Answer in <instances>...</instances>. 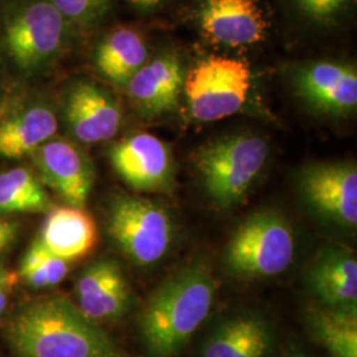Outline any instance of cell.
<instances>
[{
	"label": "cell",
	"instance_id": "cell-3",
	"mask_svg": "<svg viewBox=\"0 0 357 357\" xmlns=\"http://www.w3.org/2000/svg\"><path fill=\"white\" fill-rule=\"evenodd\" d=\"M69 36L70 24L51 0H4L0 6V50L24 75L51 68Z\"/></svg>",
	"mask_w": 357,
	"mask_h": 357
},
{
	"label": "cell",
	"instance_id": "cell-16",
	"mask_svg": "<svg viewBox=\"0 0 357 357\" xmlns=\"http://www.w3.org/2000/svg\"><path fill=\"white\" fill-rule=\"evenodd\" d=\"M77 307L96 323L119 319L128 312L132 294L114 259H100L79 274L75 287Z\"/></svg>",
	"mask_w": 357,
	"mask_h": 357
},
{
	"label": "cell",
	"instance_id": "cell-17",
	"mask_svg": "<svg viewBox=\"0 0 357 357\" xmlns=\"http://www.w3.org/2000/svg\"><path fill=\"white\" fill-rule=\"evenodd\" d=\"M274 348V330L262 314L237 311L220 320L209 332L200 357H270Z\"/></svg>",
	"mask_w": 357,
	"mask_h": 357
},
{
	"label": "cell",
	"instance_id": "cell-12",
	"mask_svg": "<svg viewBox=\"0 0 357 357\" xmlns=\"http://www.w3.org/2000/svg\"><path fill=\"white\" fill-rule=\"evenodd\" d=\"M184 79L185 72L178 54L169 52L147 61L125 88L134 109L153 119L178 109Z\"/></svg>",
	"mask_w": 357,
	"mask_h": 357
},
{
	"label": "cell",
	"instance_id": "cell-14",
	"mask_svg": "<svg viewBox=\"0 0 357 357\" xmlns=\"http://www.w3.org/2000/svg\"><path fill=\"white\" fill-rule=\"evenodd\" d=\"M199 26L209 41L240 47L262 41L268 22L258 0H203Z\"/></svg>",
	"mask_w": 357,
	"mask_h": 357
},
{
	"label": "cell",
	"instance_id": "cell-18",
	"mask_svg": "<svg viewBox=\"0 0 357 357\" xmlns=\"http://www.w3.org/2000/svg\"><path fill=\"white\" fill-rule=\"evenodd\" d=\"M38 241L52 255L72 262L93 252L98 230L94 218L84 208L61 206L51 209Z\"/></svg>",
	"mask_w": 357,
	"mask_h": 357
},
{
	"label": "cell",
	"instance_id": "cell-21",
	"mask_svg": "<svg viewBox=\"0 0 357 357\" xmlns=\"http://www.w3.org/2000/svg\"><path fill=\"white\" fill-rule=\"evenodd\" d=\"M306 327L314 342L331 357H357V308L310 307Z\"/></svg>",
	"mask_w": 357,
	"mask_h": 357
},
{
	"label": "cell",
	"instance_id": "cell-2",
	"mask_svg": "<svg viewBox=\"0 0 357 357\" xmlns=\"http://www.w3.org/2000/svg\"><path fill=\"white\" fill-rule=\"evenodd\" d=\"M6 335L17 357H132L60 295L23 307L10 320Z\"/></svg>",
	"mask_w": 357,
	"mask_h": 357
},
{
	"label": "cell",
	"instance_id": "cell-30",
	"mask_svg": "<svg viewBox=\"0 0 357 357\" xmlns=\"http://www.w3.org/2000/svg\"><path fill=\"white\" fill-rule=\"evenodd\" d=\"M4 281H6V271H4L3 266L0 265V283Z\"/></svg>",
	"mask_w": 357,
	"mask_h": 357
},
{
	"label": "cell",
	"instance_id": "cell-19",
	"mask_svg": "<svg viewBox=\"0 0 357 357\" xmlns=\"http://www.w3.org/2000/svg\"><path fill=\"white\" fill-rule=\"evenodd\" d=\"M147 59L149 50L144 38L128 26H118L105 35L94 54L97 70L114 85L123 88L147 63Z\"/></svg>",
	"mask_w": 357,
	"mask_h": 357
},
{
	"label": "cell",
	"instance_id": "cell-23",
	"mask_svg": "<svg viewBox=\"0 0 357 357\" xmlns=\"http://www.w3.org/2000/svg\"><path fill=\"white\" fill-rule=\"evenodd\" d=\"M70 26H89L100 22L110 7V0H51Z\"/></svg>",
	"mask_w": 357,
	"mask_h": 357
},
{
	"label": "cell",
	"instance_id": "cell-7",
	"mask_svg": "<svg viewBox=\"0 0 357 357\" xmlns=\"http://www.w3.org/2000/svg\"><path fill=\"white\" fill-rule=\"evenodd\" d=\"M252 85L249 64L225 56H209L185 75L184 88L192 116L215 122L236 114Z\"/></svg>",
	"mask_w": 357,
	"mask_h": 357
},
{
	"label": "cell",
	"instance_id": "cell-29",
	"mask_svg": "<svg viewBox=\"0 0 357 357\" xmlns=\"http://www.w3.org/2000/svg\"><path fill=\"white\" fill-rule=\"evenodd\" d=\"M282 357H312L310 356L308 354H306L305 351H301V349H291L289 352H286Z\"/></svg>",
	"mask_w": 357,
	"mask_h": 357
},
{
	"label": "cell",
	"instance_id": "cell-28",
	"mask_svg": "<svg viewBox=\"0 0 357 357\" xmlns=\"http://www.w3.org/2000/svg\"><path fill=\"white\" fill-rule=\"evenodd\" d=\"M7 306V294L4 289V282L0 283V314L4 311V308Z\"/></svg>",
	"mask_w": 357,
	"mask_h": 357
},
{
	"label": "cell",
	"instance_id": "cell-26",
	"mask_svg": "<svg viewBox=\"0 0 357 357\" xmlns=\"http://www.w3.org/2000/svg\"><path fill=\"white\" fill-rule=\"evenodd\" d=\"M17 233L16 224L10 221L0 220V252L4 250L10 243H13Z\"/></svg>",
	"mask_w": 357,
	"mask_h": 357
},
{
	"label": "cell",
	"instance_id": "cell-4",
	"mask_svg": "<svg viewBox=\"0 0 357 357\" xmlns=\"http://www.w3.org/2000/svg\"><path fill=\"white\" fill-rule=\"evenodd\" d=\"M295 237L290 222L275 211H259L243 220L230 236L222 255L227 273L238 280L282 274L293 264Z\"/></svg>",
	"mask_w": 357,
	"mask_h": 357
},
{
	"label": "cell",
	"instance_id": "cell-20",
	"mask_svg": "<svg viewBox=\"0 0 357 357\" xmlns=\"http://www.w3.org/2000/svg\"><path fill=\"white\" fill-rule=\"evenodd\" d=\"M59 122L48 106L26 107L0 122V155L20 159L33 153L57 132Z\"/></svg>",
	"mask_w": 357,
	"mask_h": 357
},
{
	"label": "cell",
	"instance_id": "cell-24",
	"mask_svg": "<svg viewBox=\"0 0 357 357\" xmlns=\"http://www.w3.org/2000/svg\"><path fill=\"white\" fill-rule=\"evenodd\" d=\"M349 0H295L298 10L307 19L319 23L328 24L344 11Z\"/></svg>",
	"mask_w": 357,
	"mask_h": 357
},
{
	"label": "cell",
	"instance_id": "cell-9",
	"mask_svg": "<svg viewBox=\"0 0 357 357\" xmlns=\"http://www.w3.org/2000/svg\"><path fill=\"white\" fill-rule=\"evenodd\" d=\"M115 172L134 191L165 193L175 184V162L169 147L147 132L115 143L110 150Z\"/></svg>",
	"mask_w": 357,
	"mask_h": 357
},
{
	"label": "cell",
	"instance_id": "cell-5",
	"mask_svg": "<svg viewBox=\"0 0 357 357\" xmlns=\"http://www.w3.org/2000/svg\"><path fill=\"white\" fill-rule=\"evenodd\" d=\"M268 156V142L243 134L205 144L195 155V163L212 202L227 209L250 191Z\"/></svg>",
	"mask_w": 357,
	"mask_h": 357
},
{
	"label": "cell",
	"instance_id": "cell-8",
	"mask_svg": "<svg viewBox=\"0 0 357 357\" xmlns=\"http://www.w3.org/2000/svg\"><path fill=\"white\" fill-rule=\"evenodd\" d=\"M299 191L320 218L344 229L357 227V168L352 162L317 163L299 174Z\"/></svg>",
	"mask_w": 357,
	"mask_h": 357
},
{
	"label": "cell",
	"instance_id": "cell-1",
	"mask_svg": "<svg viewBox=\"0 0 357 357\" xmlns=\"http://www.w3.org/2000/svg\"><path fill=\"white\" fill-rule=\"evenodd\" d=\"M217 283L206 261L175 270L142 306L138 330L149 357H176L209 317Z\"/></svg>",
	"mask_w": 357,
	"mask_h": 357
},
{
	"label": "cell",
	"instance_id": "cell-25",
	"mask_svg": "<svg viewBox=\"0 0 357 357\" xmlns=\"http://www.w3.org/2000/svg\"><path fill=\"white\" fill-rule=\"evenodd\" d=\"M43 257H44V246L38 240H36L26 250L20 265V275L24 278V281L29 286L35 289L48 287L47 273L43 266Z\"/></svg>",
	"mask_w": 357,
	"mask_h": 357
},
{
	"label": "cell",
	"instance_id": "cell-11",
	"mask_svg": "<svg viewBox=\"0 0 357 357\" xmlns=\"http://www.w3.org/2000/svg\"><path fill=\"white\" fill-rule=\"evenodd\" d=\"M32 155L43 181L66 204L84 208L94 184L89 156L77 144L64 139H50Z\"/></svg>",
	"mask_w": 357,
	"mask_h": 357
},
{
	"label": "cell",
	"instance_id": "cell-22",
	"mask_svg": "<svg viewBox=\"0 0 357 357\" xmlns=\"http://www.w3.org/2000/svg\"><path fill=\"white\" fill-rule=\"evenodd\" d=\"M52 203L38 178L19 167L0 174V213L50 212Z\"/></svg>",
	"mask_w": 357,
	"mask_h": 357
},
{
	"label": "cell",
	"instance_id": "cell-15",
	"mask_svg": "<svg viewBox=\"0 0 357 357\" xmlns=\"http://www.w3.org/2000/svg\"><path fill=\"white\" fill-rule=\"evenodd\" d=\"M306 286L318 305L357 308V259L340 243H328L318 250L306 271Z\"/></svg>",
	"mask_w": 357,
	"mask_h": 357
},
{
	"label": "cell",
	"instance_id": "cell-13",
	"mask_svg": "<svg viewBox=\"0 0 357 357\" xmlns=\"http://www.w3.org/2000/svg\"><path fill=\"white\" fill-rule=\"evenodd\" d=\"M64 113L69 132L86 144L114 138L122 125V110L114 97L88 81H78L69 89Z\"/></svg>",
	"mask_w": 357,
	"mask_h": 357
},
{
	"label": "cell",
	"instance_id": "cell-6",
	"mask_svg": "<svg viewBox=\"0 0 357 357\" xmlns=\"http://www.w3.org/2000/svg\"><path fill=\"white\" fill-rule=\"evenodd\" d=\"M107 231L137 266H153L169 252L175 225L165 205L139 196H116L107 213Z\"/></svg>",
	"mask_w": 357,
	"mask_h": 357
},
{
	"label": "cell",
	"instance_id": "cell-27",
	"mask_svg": "<svg viewBox=\"0 0 357 357\" xmlns=\"http://www.w3.org/2000/svg\"><path fill=\"white\" fill-rule=\"evenodd\" d=\"M139 11H153L159 8L166 0H128Z\"/></svg>",
	"mask_w": 357,
	"mask_h": 357
},
{
	"label": "cell",
	"instance_id": "cell-10",
	"mask_svg": "<svg viewBox=\"0 0 357 357\" xmlns=\"http://www.w3.org/2000/svg\"><path fill=\"white\" fill-rule=\"evenodd\" d=\"M298 96L312 110L330 116L356 112L357 72L354 65L319 61L299 66L293 77Z\"/></svg>",
	"mask_w": 357,
	"mask_h": 357
}]
</instances>
